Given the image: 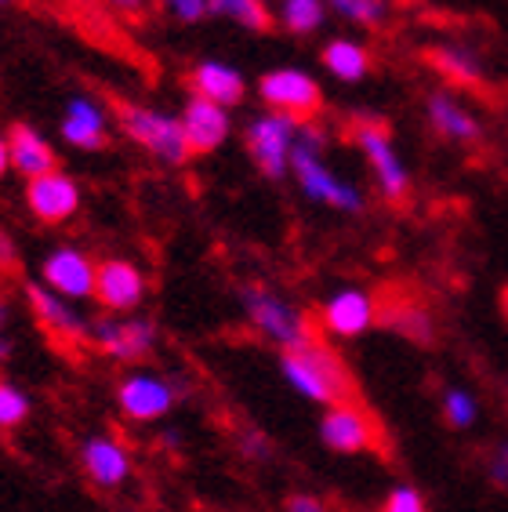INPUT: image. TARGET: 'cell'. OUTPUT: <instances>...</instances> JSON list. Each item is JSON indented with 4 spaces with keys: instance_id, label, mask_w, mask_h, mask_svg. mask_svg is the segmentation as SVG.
<instances>
[{
    "instance_id": "4fadbf2b",
    "label": "cell",
    "mask_w": 508,
    "mask_h": 512,
    "mask_svg": "<svg viewBox=\"0 0 508 512\" xmlns=\"http://www.w3.org/2000/svg\"><path fill=\"white\" fill-rule=\"evenodd\" d=\"M146 298H149V276L138 262H131V258H106V262H98L95 302L102 306V313H117V316L142 313Z\"/></svg>"
},
{
    "instance_id": "74e56055",
    "label": "cell",
    "mask_w": 508,
    "mask_h": 512,
    "mask_svg": "<svg viewBox=\"0 0 508 512\" xmlns=\"http://www.w3.org/2000/svg\"><path fill=\"white\" fill-rule=\"evenodd\" d=\"M113 8H120V11H127V15H138V11L146 8V0H109Z\"/></svg>"
},
{
    "instance_id": "836d02e7",
    "label": "cell",
    "mask_w": 508,
    "mask_h": 512,
    "mask_svg": "<svg viewBox=\"0 0 508 512\" xmlns=\"http://www.w3.org/2000/svg\"><path fill=\"white\" fill-rule=\"evenodd\" d=\"M284 512H331L327 502H323L320 494L313 491H294L284 498Z\"/></svg>"
},
{
    "instance_id": "ffe728a7",
    "label": "cell",
    "mask_w": 508,
    "mask_h": 512,
    "mask_svg": "<svg viewBox=\"0 0 508 512\" xmlns=\"http://www.w3.org/2000/svg\"><path fill=\"white\" fill-rule=\"evenodd\" d=\"M59 135L73 149H102L106 146V106L95 102L91 95H73Z\"/></svg>"
},
{
    "instance_id": "4dcf8cb0",
    "label": "cell",
    "mask_w": 508,
    "mask_h": 512,
    "mask_svg": "<svg viewBox=\"0 0 508 512\" xmlns=\"http://www.w3.org/2000/svg\"><path fill=\"white\" fill-rule=\"evenodd\" d=\"M236 447H240V454H244L247 462L265 465L269 458H273V444H269V436L258 433V429H240V433H236Z\"/></svg>"
},
{
    "instance_id": "2e32d148",
    "label": "cell",
    "mask_w": 508,
    "mask_h": 512,
    "mask_svg": "<svg viewBox=\"0 0 508 512\" xmlns=\"http://www.w3.org/2000/svg\"><path fill=\"white\" fill-rule=\"evenodd\" d=\"M80 200L84 197H80L77 178L66 171H51V175L26 182V207L44 226H66L69 218H77Z\"/></svg>"
},
{
    "instance_id": "8992f818",
    "label": "cell",
    "mask_w": 508,
    "mask_h": 512,
    "mask_svg": "<svg viewBox=\"0 0 508 512\" xmlns=\"http://www.w3.org/2000/svg\"><path fill=\"white\" fill-rule=\"evenodd\" d=\"M352 142L360 146V153L371 164L381 197L389 200V204H403V200L411 197V171H407L403 157L396 153V142H392L385 120L356 117L352 120Z\"/></svg>"
},
{
    "instance_id": "4316f807",
    "label": "cell",
    "mask_w": 508,
    "mask_h": 512,
    "mask_svg": "<svg viewBox=\"0 0 508 512\" xmlns=\"http://www.w3.org/2000/svg\"><path fill=\"white\" fill-rule=\"evenodd\" d=\"M327 19V0H280V22L294 37H309Z\"/></svg>"
},
{
    "instance_id": "d4e9b609",
    "label": "cell",
    "mask_w": 508,
    "mask_h": 512,
    "mask_svg": "<svg viewBox=\"0 0 508 512\" xmlns=\"http://www.w3.org/2000/svg\"><path fill=\"white\" fill-rule=\"evenodd\" d=\"M211 15L233 19L236 26H244L251 33L273 30V11L265 8V0H207Z\"/></svg>"
},
{
    "instance_id": "30bf717a",
    "label": "cell",
    "mask_w": 508,
    "mask_h": 512,
    "mask_svg": "<svg viewBox=\"0 0 508 512\" xmlns=\"http://www.w3.org/2000/svg\"><path fill=\"white\" fill-rule=\"evenodd\" d=\"M26 306H30L40 331H44L55 345H62V349H80V345H88L91 316H84V309H80L77 302L55 295V291L44 287L40 280H30V284H26Z\"/></svg>"
},
{
    "instance_id": "ac0fdd59",
    "label": "cell",
    "mask_w": 508,
    "mask_h": 512,
    "mask_svg": "<svg viewBox=\"0 0 508 512\" xmlns=\"http://www.w3.org/2000/svg\"><path fill=\"white\" fill-rule=\"evenodd\" d=\"M8 153H11V171H19L26 182L59 171V153H55V146H51L33 124H22V120L8 128Z\"/></svg>"
},
{
    "instance_id": "7402d4cb",
    "label": "cell",
    "mask_w": 508,
    "mask_h": 512,
    "mask_svg": "<svg viewBox=\"0 0 508 512\" xmlns=\"http://www.w3.org/2000/svg\"><path fill=\"white\" fill-rule=\"evenodd\" d=\"M323 69L331 73V77L345 80V84H356L371 73V51L363 48L360 40H349V37H334L323 44L320 51Z\"/></svg>"
},
{
    "instance_id": "6da1fadb",
    "label": "cell",
    "mask_w": 508,
    "mask_h": 512,
    "mask_svg": "<svg viewBox=\"0 0 508 512\" xmlns=\"http://www.w3.org/2000/svg\"><path fill=\"white\" fill-rule=\"evenodd\" d=\"M280 378H284L294 396H302L309 404L334 407L345 404V400H356L349 367L338 356V349L331 342H323V338L298 345L291 353H280Z\"/></svg>"
},
{
    "instance_id": "1f68e13d",
    "label": "cell",
    "mask_w": 508,
    "mask_h": 512,
    "mask_svg": "<svg viewBox=\"0 0 508 512\" xmlns=\"http://www.w3.org/2000/svg\"><path fill=\"white\" fill-rule=\"evenodd\" d=\"M160 8H164L171 19L186 22V26H193V22H200V19L211 15L207 0H160Z\"/></svg>"
},
{
    "instance_id": "484cf974",
    "label": "cell",
    "mask_w": 508,
    "mask_h": 512,
    "mask_svg": "<svg viewBox=\"0 0 508 512\" xmlns=\"http://www.w3.org/2000/svg\"><path fill=\"white\" fill-rule=\"evenodd\" d=\"M33 414V396L22 389L15 378L0 375V433H15L30 422Z\"/></svg>"
},
{
    "instance_id": "5bb4252c",
    "label": "cell",
    "mask_w": 508,
    "mask_h": 512,
    "mask_svg": "<svg viewBox=\"0 0 508 512\" xmlns=\"http://www.w3.org/2000/svg\"><path fill=\"white\" fill-rule=\"evenodd\" d=\"M40 284L51 287L55 295L69 298V302H91L95 298V280H98V262L88 255V251H80L73 244H62V247H51L44 262H40Z\"/></svg>"
},
{
    "instance_id": "83f0119b",
    "label": "cell",
    "mask_w": 508,
    "mask_h": 512,
    "mask_svg": "<svg viewBox=\"0 0 508 512\" xmlns=\"http://www.w3.org/2000/svg\"><path fill=\"white\" fill-rule=\"evenodd\" d=\"M327 8L363 30H378L381 22L389 19V0H327Z\"/></svg>"
},
{
    "instance_id": "d6a6232c",
    "label": "cell",
    "mask_w": 508,
    "mask_h": 512,
    "mask_svg": "<svg viewBox=\"0 0 508 512\" xmlns=\"http://www.w3.org/2000/svg\"><path fill=\"white\" fill-rule=\"evenodd\" d=\"M483 465H487V480L494 483V487H501V491H508V440L490 447Z\"/></svg>"
},
{
    "instance_id": "52a82bcc",
    "label": "cell",
    "mask_w": 508,
    "mask_h": 512,
    "mask_svg": "<svg viewBox=\"0 0 508 512\" xmlns=\"http://www.w3.org/2000/svg\"><path fill=\"white\" fill-rule=\"evenodd\" d=\"M291 178L298 182V189H302L313 204L334 207V211H342V215H360L363 207H367L360 189L334 175V171L327 168V160H323L320 149H309V146H302V142H294Z\"/></svg>"
},
{
    "instance_id": "ba28073f",
    "label": "cell",
    "mask_w": 508,
    "mask_h": 512,
    "mask_svg": "<svg viewBox=\"0 0 508 512\" xmlns=\"http://www.w3.org/2000/svg\"><path fill=\"white\" fill-rule=\"evenodd\" d=\"M320 444L331 454H371L381 451V425L360 400L323 407L320 414Z\"/></svg>"
},
{
    "instance_id": "9c48e42d",
    "label": "cell",
    "mask_w": 508,
    "mask_h": 512,
    "mask_svg": "<svg viewBox=\"0 0 508 512\" xmlns=\"http://www.w3.org/2000/svg\"><path fill=\"white\" fill-rule=\"evenodd\" d=\"M247 153H251L254 168L265 178H284L291 175V153L298 142V120L287 113H258L244 128Z\"/></svg>"
},
{
    "instance_id": "7a4b0ae2",
    "label": "cell",
    "mask_w": 508,
    "mask_h": 512,
    "mask_svg": "<svg viewBox=\"0 0 508 512\" xmlns=\"http://www.w3.org/2000/svg\"><path fill=\"white\" fill-rule=\"evenodd\" d=\"M240 309H244V320L254 335L262 338V342L276 345L280 353H291V349L316 338L309 313L298 302H291L287 295L273 291L269 284L240 287Z\"/></svg>"
},
{
    "instance_id": "f35d334b",
    "label": "cell",
    "mask_w": 508,
    "mask_h": 512,
    "mask_svg": "<svg viewBox=\"0 0 508 512\" xmlns=\"http://www.w3.org/2000/svg\"><path fill=\"white\" fill-rule=\"evenodd\" d=\"M501 313L508 316V287H505V291H501Z\"/></svg>"
},
{
    "instance_id": "44dd1931",
    "label": "cell",
    "mask_w": 508,
    "mask_h": 512,
    "mask_svg": "<svg viewBox=\"0 0 508 512\" xmlns=\"http://www.w3.org/2000/svg\"><path fill=\"white\" fill-rule=\"evenodd\" d=\"M425 109H429V124L436 135L450 138V142H461V146H469V142H476L479 135H483V128H479V120L472 117L469 106H461L454 95H447V91H432L429 102H425Z\"/></svg>"
},
{
    "instance_id": "9a60e30c",
    "label": "cell",
    "mask_w": 508,
    "mask_h": 512,
    "mask_svg": "<svg viewBox=\"0 0 508 512\" xmlns=\"http://www.w3.org/2000/svg\"><path fill=\"white\" fill-rule=\"evenodd\" d=\"M381 302L363 287H342L320 306V327L327 338H360L378 324Z\"/></svg>"
},
{
    "instance_id": "d590c367",
    "label": "cell",
    "mask_w": 508,
    "mask_h": 512,
    "mask_svg": "<svg viewBox=\"0 0 508 512\" xmlns=\"http://www.w3.org/2000/svg\"><path fill=\"white\" fill-rule=\"evenodd\" d=\"M15 269H19V244L0 226V273H15Z\"/></svg>"
},
{
    "instance_id": "603a6c76",
    "label": "cell",
    "mask_w": 508,
    "mask_h": 512,
    "mask_svg": "<svg viewBox=\"0 0 508 512\" xmlns=\"http://www.w3.org/2000/svg\"><path fill=\"white\" fill-rule=\"evenodd\" d=\"M429 66L436 69L447 84H458V88H479V84H483L479 55L469 48H458V44H440V48H432Z\"/></svg>"
},
{
    "instance_id": "ab89813d",
    "label": "cell",
    "mask_w": 508,
    "mask_h": 512,
    "mask_svg": "<svg viewBox=\"0 0 508 512\" xmlns=\"http://www.w3.org/2000/svg\"><path fill=\"white\" fill-rule=\"evenodd\" d=\"M4 4H15V0H0V8H4Z\"/></svg>"
},
{
    "instance_id": "8d00e7d4",
    "label": "cell",
    "mask_w": 508,
    "mask_h": 512,
    "mask_svg": "<svg viewBox=\"0 0 508 512\" xmlns=\"http://www.w3.org/2000/svg\"><path fill=\"white\" fill-rule=\"evenodd\" d=\"M11 171V153H8V135H0V182Z\"/></svg>"
},
{
    "instance_id": "d6986e66",
    "label": "cell",
    "mask_w": 508,
    "mask_h": 512,
    "mask_svg": "<svg viewBox=\"0 0 508 512\" xmlns=\"http://www.w3.org/2000/svg\"><path fill=\"white\" fill-rule=\"evenodd\" d=\"M189 88H193L196 99H207L222 109H233L244 102L247 80H244V73L236 66H229V62H196V69L189 73Z\"/></svg>"
},
{
    "instance_id": "cb8c5ba5",
    "label": "cell",
    "mask_w": 508,
    "mask_h": 512,
    "mask_svg": "<svg viewBox=\"0 0 508 512\" xmlns=\"http://www.w3.org/2000/svg\"><path fill=\"white\" fill-rule=\"evenodd\" d=\"M378 324H389L392 331H400L403 338L414 342H432V316L425 306L403 298V302H381Z\"/></svg>"
},
{
    "instance_id": "f546056e",
    "label": "cell",
    "mask_w": 508,
    "mask_h": 512,
    "mask_svg": "<svg viewBox=\"0 0 508 512\" xmlns=\"http://www.w3.org/2000/svg\"><path fill=\"white\" fill-rule=\"evenodd\" d=\"M381 512H429V505H425V494H421L418 487L400 483V487H392V491L385 494Z\"/></svg>"
},
{
    "instance_id": "8fae6325",
    "label": "cell",
    "mask_w": 508,
    "mask_h": 512,
    "mask_svg": "<svg viewBox=\"0 0 508 512\" xmlns=\"http://www.w3.org/2000/svg\"><path fill=\"white\" fill-rule=\"evenodd\" d=\"M258 99L273 109V113H287V117H294L298 124L316 120V113L323 109L320 84H316L305 69H294V66L265 73V77L258 80Z\"/></svg>"
},
{
    "instance_id": "3957f363",
    "label": "cell",
    "mask_w": 508,
    "mask_h": 512,
    "mask_svg": "<svg viewBox=\"0 0 508 512\" xmlns=\"http://www.w3.org/2000/svg\"><path fill=\"white\" fill-rule=\"evenodd\" d=\"M113 117L135 146H142L149 157L167 164V168H182L193 157L186 131H182V117H171V113H160V109L138 106V102L127 99H113Z\"/></svg>"
},
{
    "instance_id": "e0dca14e",
    "label": "cell",
    "mask_w": 508,
    "mask_h": 512,
    "mask_svg": "<svg viewBox=\"0 0 508 512\" xmlns=\"http://www.w3.org/2000/svg\"><path fill=\"white\" fill-rule=\"evenodd\" d=\"M182 131H186L193 157H200V153H215L222 146L225 138H229V131H233V120H229V109L193 95L186 102V109H182Z\"/></svg>"
},
{
    "instance_id": "f1b7e54d",
    "label": "cell",
    "mask_w": 508,
    "mask_h": 512,
    "mask_svg": "<svg viewBox=\"0 0 508 512\" xmlns=\"http://www.w3.org/2000/svg\"><path fill=\"white\" fill-rule=\"evenodd\" d=\"M443 418H447L450 429H472L479 418L476 396L465 393V389H447L443 393Z\"/></svg>"
},
{
    "instance_id": "277c9868",
    "label": "cell",
    "mask_w": 508,
    "mask_h": 512,
    "mask_svg": "<svg viewBox=\"0 0 508 512\" xmlns=\"http://www.w3.org/2000/svg\"><path fill=\"white\" fill-rule=\"evenodd\" d=\"M182 385L175 382L164 371H153V367H127L124 375L117 378V389H113V400H117V411L127 425H160L171 418V411L182 400Z\"/></svg>"
},
{
    "instance_id": "7c38bea8",
    "label": "cell",
    "mask_w": 508,
    "mask_h": 512,
    "mask_svg": "<svg viewBox=\"0 0 508 512\" xmlns=\"http://www.w3.org/2000/svg\"><path fill=\"white\" fill-rule=\"evenodd\" d=\"M80 469L88 476L91 487L98 491H120L135 476V458L131 447L120 440L117 433H91L80 440L77 447Z\"/></svg>"
},
{
    "instance_id": "5b68a950",
    "label": "cell",
    "mask_w": 508,
    "mask_h": 512,
    "mask_svg": "<svg viewBox=\"0 0 508 512\" xmlns=\"http://www.w3.org/2000/svg\"><path fill=\"white\" fill-rule=\"evenodd\" d=\"M88 345L106 360H117V364L127 367H146L149 356L160 349V327L157 320H149L142 313H102L91 316Z\"/></svg>"
},
{
    "instance_id": "e575fe53",
    "label": "cell",
    "mask_w": 508,
    "mask_h": 512,
    "mask_svg": "<svg viewBox=\"0 0 508 512\" xmlns=\"http://www.w3.org/2000/svg\"><path fill=\"white\" fill-rule=\"evenodd\" d=\"M11 353H15V342H11V302L8 295H0V367L8 364Z\"/></svg>"
}]
</instances>
